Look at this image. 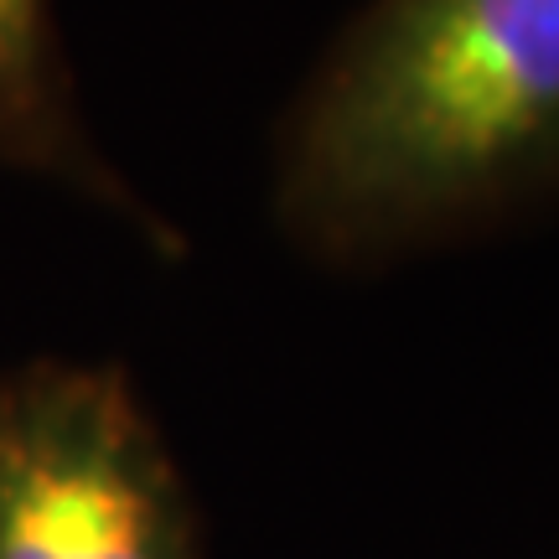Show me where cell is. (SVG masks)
<instances>
[{
  "instance_id": "obj_3",
  "label": "cell",
  "mask_w": 559,
  "mask_h": 559,
  "mask_svg": "<svg viewBox=\"0 0 559 559\" xmlns=\"http://www.w3.org/2000/svg\"><path fill=\"white\" fill-rule=\"evenodd\" d=\"M0 166L62 181L140 228L151 249L181 254V234L130 187L83 120L52 0H0Z\"/></svg>"
},
{
  "instance_id": "obj_1",
  "label": "cell",
  "mask_w": 559,
  "mask_h": 559,
  "mask_svg": "<svg viewBox=\"0 0 559 559\" xmlns=\"http://www.w3.org/2000/svg\"><path fill=\"white\" fill-rule=\"evenodd\" d=\"M270 202L332 270L559 202V0H368L280 120Z\"/></svg>"
},
{
  "instance_id": "obj_2",
  "label": "cell",
  "mask_w": 559,
  "mask_h": 559,
  "mask_svg": "<svg viewBox=\"0 0 559 559\" xmlns=\"http://www.w3.org/2000/svg\"><path fill=\"white\" fill-rule=\"evenodd\" d=\"M0 559H207L192 487L120 362L0 368Z\"/></svg>"
}]
</instances>
